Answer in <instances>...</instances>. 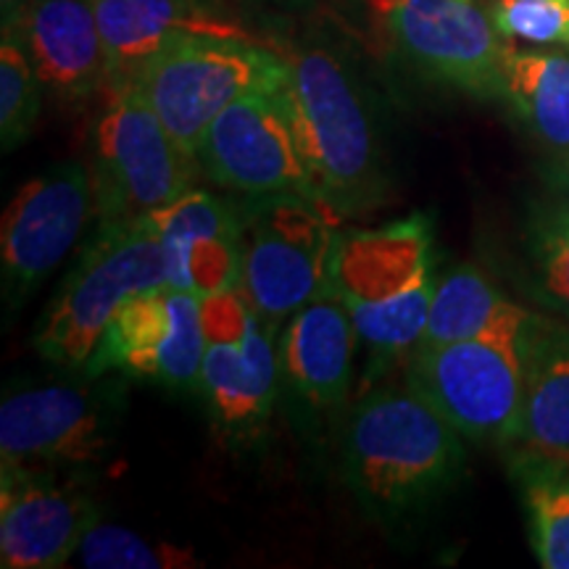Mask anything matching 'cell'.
<instances>
[{
	"instance_id": "cell-27",
	"label": "cell",
	"mask_w": 569,
	"mask_h": 569,
	"mask_svg": "<svg viewBox=\"0 0 569 569\" xmlns=\"http://www.w3.org/2000/svg\"><path fill=\"white\" fill-rule=\"evenodd\" d=\"M486 9L503 38L569 46V0H488Z\"/></svg>"
},
{
	"instance_id": "cell-10",
	"label": "cell",
	"mask_w": 569,
	"mask_h": 569,
	"mask_svg": "<svg viewBox=\"0 0 569 569\" xmlns=\"http://www.w3.org/2000/svg\"><path fill=\"white\" fill-rule=\"evenodd\" d=\"M201 315L206 356L198 390L217 430L246 443L264 432L282 382L277 327L240 288L201 298Z\"/></svg>"
},
{
	"instance_id": "cell-19",
	"label": "cell",
	"mask_w": 569,
	"mask_h": 569,
	"mask_svg": "<svg viewBox=\"0 0 569 569\" xmlns=\"http://www.w3.org/2000/svg\"><path fill=\"white\" fill-rule=\"evenodd\" d=\"M101 27L109 84H124L142 63L182 34L251 38L246 27L206 0H92Z\"/></svg>"
},
{
	"instance_id": "cell-20",
	"label": "cell",
	"mask_w": 569,
	"mask_h": 569,
	"mask_svg": "<svg viewBox=\"0 0 569 569\" xmlns=\"http://www.w3.org/2000/svg\"><path fill=\"white\" fill-rule=\"evenodd\" d=\"M546 322L549 319L503 296L482 269L461 264L438 280L419 346L493 340L530 356Z\"/></svg>"
},
{
	"instance_id": "cell-29",
	"label": "cell",
	"mask_w": 569,
	"mask_h": 569,
	"mask_svg": "<svg viewBox=\"0 0 569 569\" xmlns=\"http://www.w3.org/2000/svg\"><path fill=\"white\" fill-rule=\"evenodd\" d=\"M256 3L272 6V9L280 11H309L317 0H256Z\"/></svg>"
},
{
	"instance_id": "cell-16",
	"label": "cell",
	"mask_w": 569,
	"mask_h": 569,
	"mask_svg": "<svg viewBox=\"0 0 569 569\" xmlns=\"http://www.w3.org/2000/svg\"><path fill=\"white\" fill-rule=\"evenodd\" d=\"M159 240L167 284L198 298L240 288L243 222L238 201L190 188L146 217Z\"/></svg>"
},
{
	"instance_id": "cell-26",
	"label": "cell",
	"mask_w": 569,
	"mask_h": 569,
	"mask_svg": "<svg viewBox=\"0 0 569 569\" xmlns=\"http://www.w3.org/2000/svg\"><path fill=\"white\" fill-rule=\"evenodd\" d=\"M42 82L13 34L0 42V140L9 153L30 138L40 117Z\"/></svg>"
},
{
	"instance_id": "cell-5",
	"label": "cell",
	"mask_w": 569,
	"mask_h": 569,
	"mask_svg": "<svg viewBox=\"0 0 569 569\" xmlns=\"http://www.w3.org/2000/svg\"><path fill=\"white\" fill-rule=\"evenodd\" d=\"M240 290L272 327L330 290V261L343 217L311 193L240 196Z\"/></svg>"
},
{
	"instance_id": "cell-15",
	"label": "cell",
	"mask_w": 569,
	"mask_h": 569,
	"mask_svg": "<svg viewBox=\"0 0 569 569\" xmlns=\"http://www.w3.org/2000/svg\"><path fill=\"white\" fill-rule=\"evenodd\" d=\"M101 522L88 490L53 469L3 465L0 478V567L59 569L74 559L84 532Z\"/></svg>"
},
{
	"instance_id": "cell-8",
	"label": "cell",
	"mask_w": 569,
	"mask_h": 569,
	"mask_svg": "<svg viewBox=\"0 0 569 569\" xmlns=\"http://www.w3.org/2000/svg\"><path fill=\"white\" fill-rule=\"evenodd\" d=\"M127 375H88L11 388L0 403V459L21 467H84L117 443Z\"/></svg>"
},
{
	"instance_id": "cell-24",
	"label": "cell",
	"mask_w": 569,
	"mask_h": 569,
	"mask_svg": "<svg viewBox=\"0 0 569 569\" xmlns=\"http://www.w3.org/2000/svg\"><path fill=\"white\" fill-rule=\"evenodd\" d=\"M528 259L538 296L569 319V203H538L528 219Z\"/></svg>"
},
{
	"instance_id": "cell-25",
	"label": "cell",
	"mask_w": 569,
	"mask_h": 569,
	"mask_svg": "<svg viewBox=\"0 0 569 569\" xmlns=\"http://www.w3.org/2000/svg\"><path fill=\"white\" fill-rule=\"evenodd\" d=\"M74 559L90 569H188L201 565L188 549L163 540L153 543L140 532L106 522H96L84 532Z\"/></svg>"
},
{
	"instance_id": "cell-9",
	"label": "cell",
	"mask_w": 569,
	"mask_h": 569,
	"mask_svg": "<svg viewBox=\"0 0 569 569\" xmlns=\"http://www.w3.org/2000/svg\"><path fill=\"white\" fill-rule=\"evenodd\" d=\"M369 11L398 59L425 80L501 98L511 40L475 0H369Z\"/></svg>"
},
{
	"instance_id": "cell-14",
	"label": "cell",
	"mask_w": 569,
	"mask_h": 569,
	"mask_svg": "<svg viewBox=\"0 0 569 569\" xmlns=\"http://www.w3.org/2000/svg\"><path fill=\"white\" fill-rule=\"evenodd\" d=\"M206 330L201 298L161 284L113 317L82 372H119L174 390L201 386Z\"/></svg>"
},
{
	"instance_id": "cell-30",
	"label": "cell",
	"mask_w": 569,
	"mask_h": 569,
	"mask_svg": "<svg viewBox=\"0 0 569 569\" xmlns=\"http://www.w3.org/2000/svg\"><path fill=\"white\" fill-rule=\"evenodd\" d=\"M559 180H561V184H565V188L569 190V159H565V167H561Z\"/></svg>"
},
{
	"instance_id": "cell-28",
	"label": "cell",
	"mask_w": 569,
	"mask_h": 569,
	"mask_svg": "<svg viewBox=\"0 0 569 569\" xmlns=\"http://www.w3.org/2000/svg\"><path fill=\"white\" fill-rule=\"evenodd\" d=\"M27 3L30 0H0V17H3V30H11L13 24L21 19V13H24Z\"/></svg>"
},
{
	"instance_id": "cell-6",
	"label": "cell",
	"mask_w": 569,
	"mask_h": 569,
	"mask_svg": "<svg viewBox=\"0 0 569 569\" xmlns=\"http://www.w3.org/2000/svg\"><path fill=\"white\" fill-rule=\"evenodd\" d=\"M284 53L261 40L224 34H182L142 63L130 82L188 153L206 130L246 92L284 82ZM111 88V84H109Z\"/></svg>"
},
{
	"instance_id": "cell-22",
	"label": "cell",
	"mask_w": 569,
	"mask_h": 569,
	"mask_svg": "<svg viewBox=\"0 0 569 569\" xmlns=\"http://www.w3.org/2000/svg\"><path fill=\"white\" fill-rule=\"evenodd\" d=\"M501 98L532 138L569 159V53L511 48Z\"/></svg>"
},
{
	"instance_id": "cell-23",
	"label": "cell",
	"mask_w": 569,
	"mask_h": 569,
	"mask_svg": "<svg viewBox=\"0 0 569 569\" xmlns=\"http://www.w3.org/2000/svg\"><path fill=\"white\" fill-rule=\"evenodd\" d=\"M519 475L540 567L569 569V467L528 453Z\"/></svg>"
},
{
	"instance_id": "cell-7",
	"label": "cell",
	"mask_w": 569,
	"mask_h": 569,
	"mask_svg": "<svg viewBox=\"0 0 569 569\" xmlns=\"http://www.w3.org/2000/svg\"><path fill=\"white\" fill-rule=\"evenodd\" d=\"M88 159L98 222L148 217L188 193L201 174L196 156L132 84L106 88V106L88 132Z\"/></svg>"
},
{
	"instance_id": "cell-12",
	"label": "cell",
	"mask_w": 569,
	"mask_h": 569,
	"mask_svg": "<svg viewBox=\"0 0 569 569\" xmlns=\"http://www.w3.org/2000/svg\"><path fill=\"white\" fill-rule=\"evenodd\" d=\"M96 217L90 172L80 161L53 163L21 184L0 224L3 301L9 309H19L67 261Z\"/></svg>"
},
{
	"instance_id": "cell-1",
	"label": "cell",
	"mask_w": 569,
	"mask_h": 569,
	"mask_svg": "<svg viewBox=\"0 0 569 569\" xmlns=\"http://www.w3.org/2000/svg\"><path fill=\"white\" fill-rule=\"evenodd\" d=\"M284 61L282 92L315 193L340 217L386 203L390 182L365 82L327 46H301Z\"/></svg>"
},
{
	"instance_id": "cell-3",
	"label": "cell",
	"mask_w": 569,
	"mask_h": 569,
	"mask_svg": "<svg viewBox=\"0 0 569 569\" xmlns=\"http://www.w3.org/2000/svg\"><path fill=\"white\" fill-rule=\"evenodd\" d=\"M436 284L432 222L425 213L338 232L327 293L351 315L372 377L409 361L422 343Z\"/></svg>"
},
{
	"instance_id": "cell-21",
	"label": "cell",
	"mask_w": 569,
	"mask_h": 569,
	"mask_svg": "<svg viewBox=\"0 0 569 569\" xmlns=\"http://www.w3.org/2000/svg\"><path fill=\"white\" fill-rule=\"evenodd\" d=\"M519 443L569 467V327L546 322L528 356Z\"/></svg>"
},
{
	"instance_id": "cell-4",
	"label": "cell",
	"mask_w": 569,
	"mask_h": 569,
	"mask_svg": "<svg viewBox=\"0 0 569 569\" xmlns=\"http://www.w3.org/2000/svg\"><path fill=\"white\" fill-rule=\"evenodd\" d=\"M167 284V264L142 219L98 222L34 332V348L61 369H82L132 298Z\"/></svg>"
},
{
	"instance_id": "cell-11",
	"label": "cell",
	"mask_w": 569,
	"mask_h": 569,
	"mask_svg": "<svg viewBox=\"0 0 569 569\" xmlns=\"http://www.w3.org/2000/svg\"><path fill=\"white\" fill-rule=\"evenodd\" d=\"M407 386L478 443H515L528 388V356L493 340L419 346Z\"/></svg>"
},
{
	"instance_id": "cell-2",
	"label": "cell",
	"mask_w": 569,
	"mask_h": 569,
	"mask_svg": "<svg viewBox=\"0 0 569 569\" xmlns=\"http://www.w3.org/2000/svg\"><path fill=\"white\" fill-rule=\"evenodd\" d=\"M461 432L415 388H386L356 403L343 430V475L377 519L430 507L465 469Z\"/></svg>"
},
{
	"instance_id": "cell-18",
	"label": "cell",
	"mask_w": 569,
	"mask_h": 569,
	"mask_svg": "<svg viewBox=\"0 0 569 569\" xmlns=\"http://www.w3.org/2000/svg\"><path fill=\"white\" fill-rule=\"evenodd\" d=\"M359 348L353 319L332 293H325L288 317L277 340L282 386L303 407L338 409L353 380V356Z\"/></svg>"
},
{
	"instance_id": "cell-13",
	"label": "cell",
	"mask_w": 569,
	"mask_h": 569,
	"mask_svg": "<svg viewBox=\"0 0 569 569\" xmlns=\"http://www.w3.org/2000/svg\"><path fill=\"white\" fill-rule=\"evenodd\" d=\"M282 84L246 92L213 119L196 151L206 180L238 196H317Z\"/></svg>"
},
{
	"instance_id": "cell-17",
	"label": "cell",
	"mask_w": 569,
	"mask_h": 569,
	"mask_svg": "<svg viewBox=\"0 0 569 569\" xmlns=\"http://www.w3.org/2000/svg\"><path fill=\"white\" fill-rule=\"evenodd\" d=\"M3 32L21 42L56 101L82 103L106 90L109 63L92 0H30Z\"/></svg>"
}]
</instances>
